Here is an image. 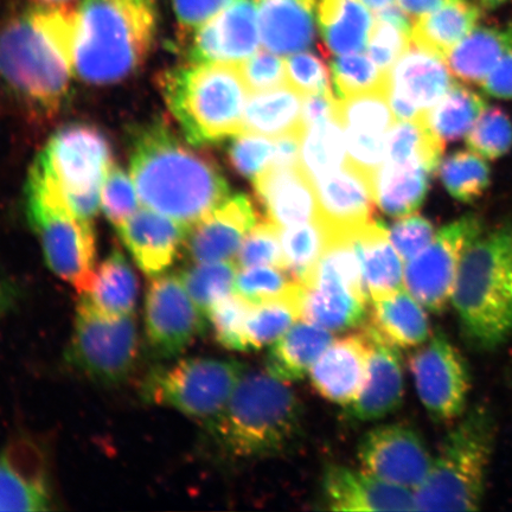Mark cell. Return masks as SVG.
Masks as SVG:
<instances>
[{"instance_id": "cell-39", "label": "cell", "mask_w": 512, "mask_h": 512, "mask_svg": "<svg viewBox=\"0 0 512 512\" xmlns=\"http://www.w3.org/2000/svg\"><path fill=\"white\" fill-rule=\"evenodd\" d=\"M347 162L344 128L337 118L306 128L299 163L312 181L343 168Z\"/></svg>"}, {"instance_id": "cell-6", "label": "cell", "mask_w": 512, "mask_h": 512, "mask_svg": "<svg viewBox=\"0 0 512 512\" xmlns=\"http://www.w3.org/2000/svg\"><path fill=\"white\" fill-rule=\"evenodd\" d=\"M163 99L192 146L223 142L243 133L249 93L239 64L191 63L159 78Z\"/></svg>"}, {"instance_id": "cell-15", "label": "cell", "mask_w": 512, "mask_h": 512, "mask_svg": "<svg viewBox=\"0 0 512 512\" xmlns=\"http://www.w3.org/2000/svg\"><path fill=\"white\" fill-rule=\"evenodd\" d=\"M357 457L364 471L413 491L424 482L433 464L424 438L402 422L371 428L358 445Z\"/></svg>"}, {"instance_id": "cell-57", "label": "cell", "mask_w": 512, "mask_h": 512, "mask_svg": "<svg viewBox=\"0 0 512 512\" xmlns=\"http://www.w3.org/2000/svg\"><path fill=\"white\" fill-rule=\"evenodd\" d=\"M338 99L332 92L304 95L302 119L305 128L337 118Z\"/></svg>"}, {"instance_id": "cell-58", "label": "cell", "mask_w": 512, "mask_h": 512, "mask_svg": "<svg viewBox=\"0 0 512 512\" xmlns=\"http://www.w3.org/2000/svg\"><path fill=\"white\" fill-rule=\"evenodd\" d=\"M485 95L498 100H512V51L497 64L482 83Z\"/></svg>"}, {"instance_id": "cell-24", "label": "cell", "mask_w": 512, "mask_h": 512, "mask_svg": "<svg viewBox=\"0 0 512 512\" xmlns=\"http://www.w3.org/2000/svg\"><path fill=\"white\" fill-rule=\"evenodd\" d=\"M117 230L140 270L157 277L174 264L189 227L143 206Z\"/></svg>"}, {"instance_id": "cell-51", "label": "cell", "mask_w": 512, "mask_h": 512, "mask_svg": "<svg viewBox=\"0 0 512 512\" xmlns=\"http://www.w3.org/2000/svg\"><path fill=\"white\" fill-rule=\"evenodd\" d=\"M280 233V227L271 221L255 224L235 256V264L239 268L273 266L283 270Z\"/></svg>"}, {"instance_id": "cell-49", "label": "cell", "mask_w": 512, "mask_h": 512, "mask_svg": "<svg viewBox=\"0 0 512 512\" xmlns=\"http://www.w3.org/2000/svg\"><path fill=\"white\" fill-rule=\"evenodd\" d=\"M251 304L232 293L213 306L208 322L213 328L217 343L233 351H249L246 338V320Z\"/></svg>"}, {"instance_id": "cell-34", "label": "cell", "mask_w": 512, "mask_h": 512, "mask_svg": "<svg viewBox=\"0 0 512 512\" xmlns=\"http://www.w3.org/2000/svg\"><path fill=\"white\" fill-rule=\"evenodd\" d=\"M304 95L290 86L255 94L243 113V132L280 137L306 130L303 119Z\"/></svg>"}, {"instance_id": "cell-17", "label": "cell", "mask_w": 512, "mask_h": 512, "mask_svg": "<svg viewBox=\"0 0 512 512\" xmlns=\"http://www.w3.org/2000/svg\"><path fill=\"white\" fill-rule=\"evenodd\" d=\"M375 178L350 162L315 179L318 220L328 235H352L375 221Z\"/></svg>"}, {"instance_id": "cell-11", "label": "cell", "mask_w": 512, "mask_h": 512, "mask_svg": "<svg viewBox=\"0 0 512 512\" xmlns=\"http://www.w3.org/2000/svg\"><path fill=\"white\" fill-rule=\"evenodd\" d=\"M138 344L134 315H106L96 309L86 294H81L66 352L70 367L102 384L123 382L136 363Z\"/></svg>"}, {"instance_id": "cell-28", "label": "cell", "mask_w": 512, "mask_h": 512, "mask_svg": "<svg viewBox=\"0 0 512 512\" xmlns=\"http://www.w3.org/2000/svg\"><path fill=\"white\" fill-rule=\"evenodd\" d=\"M370 329L399 349L421 347L431 337L426 309L406 287L371 300Z\"/></svg>"}, {"instance_id": "cell-18", "label": "cell", "mask_w": 512, "mask_h": 512, "mask_svg": "<svg viewBox=\"0 0 512 512\" xmlns=\"http://www.w3.org/2000/svg\"><path fill=\"white\" fill-rule=\"evenodd\" d=\"M260 40L255 0H233L190 36L188 62L239 64L254 55Z\"/></svg>"}, {"instance_id": "cell-23", "label": "cell", "mask_w": 512, "mask_h": 512, "mask_svg": "<svg viewBox=\"0 0 512 512\" xmlns=\"http://www.w3.org/2000/svg\"><path fill=\"white\" fill-rule=\"evenodd\" d=\"M324 501L334 511H414V492L367 471L332 465L323 478Z\"/></svg>"}, {"instance_id": "cell-43", "label": "cell", "mask_w": 512, "mask_h": 512, "mask_svg": "<svg viewBox=\"0 0 512 512\" xmlns=\"http://www.w3.org/2000/svg\"><path fill=\"white\" fill-rule=\"evenodd\" d=\"M337 119L345 131L388 136L395 124L388 88L338 99Z\"/></svg>"}, {"instance_id": "cell-20", "label": "cell", "mask_w": 512, "mask_h": 512, "mask_svg": "<svg viewBox=\"0 0 512 512\" xmlns=\"http://www.w3.org/2000/svg\"><path fill=\"white\" fill-rule=\"evenodd\" d=\"M370 351L366 328L334 339L310 370L312 387L325 400L350 406L366 380Z\"/></svg>"}, {"instance_id": "cell-62", "label": "cell", "mask_w": 512, "mask_h": 512, "mask_svg": "<svg viewBox=\"0 0 512 512\" xmlns=\"http://www.w3.org/2000/svg\"><path fill=\"white\" fill-rule=\"evenodd\" d=\"M369 10L381 11L395 4L396 0H361Z\"/></svg>"}, {"instance_id": "cell-3", "label": "cell", "mask_w": 512, "mask_h": 512, "mask_svg": "<svg viewBox=\"0 0 512 512\" xmlns=\"http://www.w3.org/2000/svg\"><path fill=\"white\" fill-rule=\"evenodd\" d=\"M158 23V0H80L75 75L94 86L130 78L149 57Z\"/></svg>"}, {"instance_id": "cell-48", "label": "cell", "mask_w": 512, "mask_h": 512, "mask_svg": "<svg viewBox=\"0 0 512 512\" xmlns=\"http://www.w3.org/2000/svg\"><path fill=\"white\" fill-rule=\"evenodd\" d=\"M298 284L279 267H247L240 268L236 275L234 293L245 299L248 304L256 305L286 297Z\"/></svg>"}, {"instance_id": "cell-30", "label": "cell", "mask_w": 512, "mask_h": 512, "mask_svg": "<svg viewBox=\"0 0 512 512\" xmlns=\"http://www.w3.org/2000/svg\"><path fill=\"white\" fill-rule=\"evenodd\" d=\"M512 51V21L477 27L446 57L454 78L475 85L482 83Z\"/></svg>"}, {"instance_id": "cell-41", "label": "cell", "mask_w": 512, "mask_h": 512, "mask_svg": "<svg viewBox=\"0 0 512 512\" xmlns=\"http://www.w3.org/2000/svg\"><path fill=\"white\" fill-rule=\"evenodd\" d=\"M300 292H302V284H298L294 291L286 297L251 306L246 320V338L249 350L272 345L299 318H302Z\"/></svg>"}, {"instance_id": "cell-46", "label": "cell", "mask_w": 512, "mask_h": 512, "mask_svg": "<svg viewBox=\"0 0 512 512\" xmlns=\"http://www.w3.org/2000/svg\"><path fill=\"white\" fill-rule=\"evenodd\" d=\"M466 146L485 160H496L512 149V120L501 107H486L466 134Z\"/></svg>"}, {"instance_id": "cell-60", "label": "cell", "mask_w": 512, "mask_h": 512, "mask_svg": "<svg viewBox=\"0 0 512 512\" xmlns=\"http://www.w3.org/2000/svg\"><path fill=\"white\" fill-rule=\"evenodd\" d=\"M450 2L452 0H396L399 8L414 21Z\"/></svg>"}, {"instance_id": "cell-4", "label": "cell", "mask_w": 512, "mask_h": 512, "mask_svg": "<svg viewBox=\"0 0 512 512\" xmlns=\"http://www.w3.org/2000/svg\"><path fill=\"white\" fill-rule=\"evenodd\" d=\"M302 401L268 371L246 370L220 418L210 428L238 460L279 456L302 438Z\"/></svg>"}, {"instance_id": "cell-37", "label": "cell", "mask_w": 512, "mask_h": 512, "mask_svg": "<svg viewBox=\"0 0 512 512\" xmlns=\"http://www.w3.org/2000/svg\"><path fill=\"white\" fill-rule=\"evenodd\" d=\"M486 107L482 95L454 83L443 99L425 114V120L434 136L445 145L464 138Z\"/></svg>"}, {"instance_id": "cell-59", "label": "cell", "mask_w": 512, "mask_h": 512, "mask_svg": "<svg viewBox=\"0 0 512 512\" xmlns=\"http://www.w3.org/2000/svg\"><path fill=\"white\" fill-rule=\"evenodd\" d=\"M304 133L305 130H298L274 140L275 151L270 168H288L299 163Z\"/></svg>"}, {"instance_id": "cell-14", "label": "cell", "mask_w": 512, "mask_h": 512, "mask_svg": "<svg viewBox=\"0 0 512 512\" xmlns=\"http://www.w3.org/2000/svg\"><path fill=\"white\" fill-rule=\"evenodd\" d=\"M207 322L185 290L181 275L153 277L145 297V331L156 355L178 356L206 332Z\"/></svg>"}, {"instance_id": "cell-42", "label": "cell", "mask_w": 512, "mask_h": 512, "mask_svg": "<svg viewBox=\"0 0 512 512\" xmlns=\"http://www.w3.org/2000/svg\"><path fill=\"white\" fill-rule=\"evenodd\" d=\"M412 25L409 17L395 4L375 12L368 40V55L384 74L411 47Z\"/></svg>"}, {"instance_id": "cell-33", "label": "cell", "mask_w": 512, "mask_h": 512, "mask_svg": "<svg viewBox=\"0 0 512 512\" xmlns=\"http://www.w3.org/2000/svg\"><path fill=\"white\" fill-rule=\"evenodd\" d=\"M317 19L325 50L332 56L361 53L374 24L361 0H320Z\"/></svg>"}, {"instance_id": "cell-19", "label": "cell", "mask_w": 512, "mask_h": 512, "mask_svg": "<svg viewBox=\"0 0 512 512\" xmlns=\"http://www.w3.org/2000/svg\"><path fill=\"white\" fill-rule=\"evenodd\" d=\"M256 221L253 204L246 195L229 197L219 208L192 224L183 247L194 264L235 260Z\"/></svg>"}, {"instance_id": "cell-45", "label": "cell", "mask_w": 512, "mask_h": 512, "mask_svg": "<svg viewBox=\"0 0 512 512\" xmlns=\"http://www.w3.org/2000/svg\"><path fill=\"white\" fill-rule=\"evenodd\" d=\"M238 270L235 261L228 260L195 264L181 273L185 290L204 317H208L213 306L234 293Z\"/></svg>"}, {"instance_id": "cell-64", "label": "cell", "mask_w": 512, "mask_h": 512, "mask_svg": "<svg viewBox=\"0 0 512 512\" xmlns=\"http://www.w3.org/2000/svg\"><path fill=\"white\" fill-rule=\"evenodd\" d=\"M41 2L50 3V4H64V3H72V2H74V0H41Z\"/></svg>"}, {"instance_id": "cell-12", "label": "cell", "mask_w": 512, "mask_h": 512, "mask_svg": "<svg viewBox=\"0 0 512 512\" xmlns=\"http://www.w3.org/2000/svg\"><path fill=\"white\" fill-rule=\"evenodd\" d=\"M484 230L482 217L466 214L441 228L430 245L407 262L406 290L426 310L443 312L452 303L464 255Z\"/></svg>"}, {"instance_id": "cell-38", "label": "cell", "mask_w": 512, "mask_h": 512, "mask_svg": "<svg viewBox=\"0 0 512 512\" xmlns=\"http://www.w3.org/2000/svg\"><path fill=\"white\" fill-rule=\"evenodd\" d=\"M445 145L434 136L425 117L402 120L388 133L387 156L384 162L395 165H424L435 171L439 168Z\"/></svg>"}, {"instance_id": "cell-61", "label": "cell", "mask_w": 512, "mask_h": 512, "mask_svg": "<svg viewBox=\"0 0 512 512\" xmlns=\"http://www.w3.org/2000/svg\"><path fill=\"white\" fill-rule=\"evenodd\" d=\"M18 292L14 285L10 284L0 275V318L6 315L15 306Z\"/></svg>"}, {"instance_id": "cell-54", "label": "cell", "mask_w": 512, "mask_h": 512, "mask_svg": "<svg viewBox=\"0 0 512 512\" xmlns=\"http://www.w3.org/2000/svg\"><path fill=\"white\" fill-rule=\"evenodd\" d=\"M287 85L303 95L331 92L330 70L322 57L297 53L286 61Z\"/></svg>"}, {"instance_id": "cell-27", "label": "cell", "mask_w": 512, "mask_h": 512, "mask_svg": "<svg viewBox=\"0 0 512 512\" xmlns=\"http://www.w3.org/2000/svg\"><path fill=\"white\" fill-rule=\"evenodd\" d=\"M260 38L279 56L300 53L316 36L317 0H255Z\"/></svg>"}, {"instance_id": "cell-35", "label": "cell", "mask_w": 512, "mask_h": 512, "mask_svg": "<svg viewBox=\"0 0 512 512\" xmlns=\"http://www.w3.org/2000/svg\"><path fill=\"white\" fill-rule=\"evenodd\" d=\"M432 170L384 162L375 175L376 204L389 216L411 215L425 202Z\"/></svg>"}, {"instance_id": "cell-10", "label": "cell", "mask_w": 512, "mask_h": 512, "mask_svg": "<svg viewBox=\"0 0 512 512\" xmlns=\"http://www.w3.org/2000/svg\"><path fill=\"white\" fill-rule=\"evenodd\" d=\"M246 370V364L236 360L185 358L152 370L144 381L143 396L155 405L177 409L210 430Z\"/></svg>"}, {"instance_id": "cell-1", "label": "cell", "mask_w": 512, "mask_h": 512, "mask_svg": "<svg viewBox=\"0 0 512 512\" xmlns=\"http://www.w3.org/2000/svg\"><path fill=\"white\" fill-rule=\"evenodd\" d=\"M72 3L31 4L0 27V78L32 117L50 120L66 105L74 68Z\"/></svg>"}, {"instance_id": "cell-16", "label": "cell", "mask_w": 512, "mask_h": 512, "mask_svg": "<svg viewBox=\"0 0 512 512\" xmlns=\"http://www.w3.org/2000/svg\"><path fill=\"white\" fill-rule=\"evenodd\" d=\"M54 503L48 458L28 437L0 451V511H47Z\"/></svg>"}, {"instance_id": "cell-8", "label": "cell", "mask_w": 512, "mask_h": 512, "mask_svg": "<svg viewBox=\"0 0 512 512\" xmlns=\"http://www.w3.org/2000/svg\"><path fill=\"white\" fill-rule=\"evenodd\" d=\"M113 165L111 144L99 128L69 124L50 137L29 174L59 192L75 214L93 221Z\"/></svg>"}, {"instance_id": "cell-22", "label": "cell", "mask_w": 512, "mask_h": 512, "mask_svg": "<svg viewBox=\"0 0 512 512\" xmlns=\"http://www.w3.org/2000/svg\"><path fill=\"white\" fill-rule=\"evenodd\" d=\"M368 303L369 299L348 281L319 264L300 292L302 318L331 332L362 324Z\"/></svg>"}, {"instance_id": "cell-52", "label": "cell", "mask_w": 512, "mask_h": 512, "mask_svg": "<svg viewBox=\"0 0 512 512\" xmlns=\"http://www.w3.org/2000/svg\"><path fill=\"white\" fill-rule=\"evenodd\" d=\"M274 151V140L261 134L243 132L235 136L230 144L228 160L238 174L254 181L270 168Z\"/></svg>"}, {"instance_id": "cell-53", "label": "cell", "mask_w": 512, "mask_h": 512, "mask_svg": "<svg viewBox=\"0 0 512 512\" xmlns=\"http://www.w3.org/2000/svg\"><path fill=\"white\" fill-rule=\"evenodd\" d=\"M249 93L272 91L287 86L286 61L270 50H261L239 63Z\"/></svg>"}, {"instance_id": "cell-21", "label": "cell", "mask_w": 512, "mask_h": 512, "mask_svg": "<svg viewBox=\"0 0 512 512\" xmlns=\"http://www.w3.org/2000/svg\"><path fill=\"white\" fill-rule=\"evenodd\" d=\"M364 328L371 337L366 380L345 412L352 421L373 422L399 411L405 395V375L399 348L384 341L368 325Z\"/></svg>"}, {"instance_id": "cell-32", "label": "cell", "mask_w": 512, "mask_h": 512, "mask_svg": "<svg viewBox=\"0 0 512 512\" xmlns=\"http://www.w3.org/2000/svg\"><path fill=\"white\" fill-rule=\"evenodd\" d=\"M482 8L471 0H452L416 19L412 27L414 46L446 60L451 51L478 27Z\"/></svg>"}, {"instance_id": "cell-26", "label": "cell", "mask_w": 512, "mask_h": 512, "mask_svg": "<svg viewBox=\"0 0 512 512\" xmlns=\"http://www.w3.org/2000/svg\"><path fill=\"white\" fill-rule=\"evenodd\" d=\"M446 61L419 47H409L388 76V98L425 115L454 85Z\"/></svg>"}, {"instance_id": "cell-36", "label": "cell", "mask_w": 512, "mask_h": 512, "mask_svg": "<svg viewBox=\"0 0 512 512\" xmlns=\"http://www.w3.org/2000/svg\"><path fill=\"white\" fill-rule=\"evenodd\" d=\"M86 294L91 303L106 315H134L138 299V279L130 261L115 248L96 268L91 290Z\"/></svg>"}, {"instance_id": "cell-2", "label": "cell", "mask_w": 512, "mask_h": 512, "mask_svg": "<svg viewBox=\"0 0 512 512\" xmlns=\"http://www.w3.org/2000/svg\"><path fill=\"white\" fill-rule=\"evenodd\" d=\"M190 146L168 125L152 123L134 132L130 152V175L143 206L189 228L230 195L220 166Z\"/></svg>"}, {"instance_id": "cell-55", "label": "cell", "mask_w": 512, "mask_h": 512, "mask_svg": "<svg viewBox=\"0 0 512 512\" xmlns=\"http://www.w3.org/2000/svg\"><path fill=\"white\" fill-rule=\"evenodd\" d=\"M389 240L403 261L408 262L433 241L435 229L430 220L420 215L403 216L388 230Z\"/></svg>"}, {"instance_id": "cell-44", "label": "cell", "mask_w": 512, "mask_h": 512, "mask_svg": "<svg viewBox=\"0 0 512 512\" xmlns=\"http://www.w3.org/2000/svg\"><path fill=\"white\" fill-rule=\"evenodd\" d=\"M438 170L448 194L460 203H475L490 187L488 163L470 150L452 153L440 162Z\"/></svg>"}, {"instance_id": "cell-25", "label": "cell", "mask_w": 512, "mask_h": 512, "mask_svg": "<svg viewBox=\"0 0 512 512\" xmlns=\"http://www.w3.org/2000/svg\"><path fill=\"white\" fill-rule=\"evenodd\" d=\"M253 182L268 221L285 228L318 220L315 183L300 163L288 168H268Z\"/></svg>"}, {"instance_id": "cell-7", "label": "cell", "mask_w": 512, "mask_h": 512, "mask_svg": "<svg viewBox=\"0 0 512 512\" xmlns=\"http://www.w3.org/2000/svg\"><path fill=\"white\" fill-rule=\"evenodd\" d=\"M496 439L494 415L470 409L446 435L430 472L414 492L415 510L473 511L483 503Z\"/></svg>"}, {"instance_id": "cell-31", "label": "cell", "mask_w": 512, "mask_h": 512, "mask_svg": "<svg viewBox=\"0 0 512 512\" xmlns=\"http://www.w3.org/2000/svg\"><path fill=\"white\" fill-rule=\"evenodd\" d=\"M332 342L331 331L306 320L296 322L271 345L266 370L286 383L303 380Z\"/></svg>"}, {"instance_id": "cell-63", "label": "cell", "mask_w": 512, "mask_h": 512, "mask_svg": "<svg viewBox=\"0 0 512 512\" xmlns=\"http://www.w3.org/2000/svg\"><path fill=\"white\" fill-rule=\"evenodd\" d=\"M511 2L512 0H475V3H477L480 8L486 10L501 8V6L507 5Z\"/></svg>"}, {"instance_id": "cell-5", "label": "cell", "mask_w": 512, "mask_h": 512, "mask_svg": "<svg viewBox=\"0 0 512 512\" xmlns=\"http://www.w3.org/2000/svg\"><path fill=\"white\" fill-rule=\"evenodd\" d=\"M452 304L476 347L495 349L512 336V222L485 229L467 249Z\"/></svg>"}, {"instance_id": "cell-29", "label": "cell", "mask_w": 512, "mask_h": 512, "mask_svg": "<svg viewBox=\"0 0 512 512\" xmlns=\"http://www.w3.org/2000/svg\"><path fill=\"white\" fill-rule=\"evenodd\" d=\"M354 243L369 302L405 287V261L390 242L388 230L381 222L375 220L357 230Z\"/></svg>"}, {"instance_id": "cell-40", "label": "cell", "mask_w": 512, "mask_h": 512, "mask_svg": "<svg viewBox=\"0 0 512 512\" xmlns=\"http://www.w3.org/2000/svg\"><path fill=\"white\" fill-rule=\"evenodd\" d=\"M280 240L283 270L297 283H307L328 246V230L319 220L300 223L286 227Z\"/></svg>"}, {"instance_id": "cell-9", "label": "cell", "mask_w": 512, "mask_h": 512, "mask_svg": "<svg viewBox=\"0 0 512 512\" xmlns=\"http://www.w3.org/2000/svg\"><path fill=\"white\" fill-rule=\"evenodd\" d=\"M25 194L28 220L48 267L80 294L87 293L98 268L92 220L75 214L60 194L35 177L29 176Z\"/></svg>"}, {"instance_id": "cell-56", "label": "cell", "mask_w": 512, "mask_h": 512, "mask_svg": "<svg viewBox=\"0 0 512 512\" xmlns=\"http://www.w3.org/2000/svg\"><path fill=\"white\" fill-rule=\"evenodd\" d=\"M233 0H171L179 30L184 38L190 37Z\"/></svg>"}, {"instance_id": "cell-50", "label": "cell", "mask_w": 512, "mask_h": 512, "mask_svg": "<svg viewBox=\"0 0 512 512\" xmlns=\"http://www.w3.org/2000/svg\"><path fill=\"white\" fill-rule=\"evenodd\" d=\"M143 207L131 175L113 165L101 190V209L115 229Z\"/></svg>"}, {"instance_id": "cell-13", "label": "cell", "mask_w": 512, "mask_h": 512, "mask_svg": "<svg viewBox=\"0 0 512 512\" xmlns=\"http://www.w3.org/2000/svg\"><path fill=\"white\" fill-rule=\"evenodd\" d=\"M409 369L416 393L432 418L448 421L463 415L471 388L469 368L443 332L414 352Z\"/></svg>"}, {"instance_id": "cell-47", "label": "cell", "mask_w": 512, "mask_h": 512, "mask_svg": "<svg viewBox=\"0 0 512 512\" xmlns=\"http://www.w3.org/2000/svg\"><path fill=\"white\" fill-rule=\"evenodd\" d=\"M331 73L339 99L388 88V76L373 60L360 53L338 56L331 62Z\"/></svg>"}]
</instances>
